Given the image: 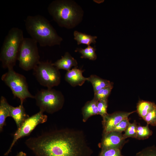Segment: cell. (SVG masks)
<instances>
[{"label":"cell","mask_w":156,"mask_h":156,"mask_svg":"<svg viewBox=\"0 0 156 156\" xmlns=\"http://www.w3.org/2000/svg\"><path fill=\"white\" fill-rule=\"evenodd\" d=\"M148 125L156 126V107L143 118Z\"/></svg>","instance_id":"484cf974"},{"label":"cell","mask_w":156,"mask_h":156,"mask_svg":"<svg viewBox=\"0 0 156 156\" xmlns=\"http://www.w3.org/2000/svg\"><path fill=\"white\" fill-rule=\"evenodd\" d=\"M24 38L23 31L20 29L13 27L9 30L0 53V60L3 68H13L15 66Z\"/></svg>","instance_id":"277c9868"},{"label":"cell","mask_w":156,"mask_h":156,"mask_svg":"<svg viewBox=\"0 0 156 156\" xmlns=\"http://www.w3.org/2000/svg\"><path fill=\"white\" fill-rule=\"evenodd\" d=\"M52 64L58 70L62 69L68 71L73 66L77 67L78 63L76 60L68 52H66L61 59L52 63Z\"/></svg>","instance_id":"5bb4252c"},{"label":"cell","mask_w":156,"mask_h":156,"mask_svg":"<svg viewBox=\"0 0 156 156\" xmlns=\"http://www.w3.org/2000/svg\"><path fill=\"white\" fill-rule=\"evenodd\" d=\"M1 79L10 88L14 96L19 99L21 104H23L27 98H34L28 90L25 77L16 72L13 68L8 69V71L2 75Z\"/></svg>","instance_id":"8992f818"},{"label":"cell","mask_w":156,"mask_h":156,"mask_svg":"<svg viewBox=\"0 0 156 156\" xmlns=\"http://www.w3.org/2000/svg\"><path fill=\"white\" fill-rule=\"evenodd\" d=\"M113 87V83L109 86L98 91L94 93V98L98 101L107 99Z\"/></svg>","instance_id":"7402d4cb"},{"label":"cell","mask_w":156,"mask_h":156,"mask_svg":"<svg viewBox=\"0 0 156 156\" xmlns=\"http://www.w3.org/2000/svg\"><path fill=\"white\" fill-rule=\"evenodd\" d=\"M107 99L99 101L97 104L99 114L103 117L107 114Z\"/></svg>","instance_id":"4316f807"},{"label":"cell","mask_w":156,"mask_h":156,"mask_svg":"<svg viewBox=\"0 0 156 156\" xmlns=\"http://www.w3.org/2000/svg\"><path fill=\"white\" fill-rule=\"evenodd\" d=\"M125 143L122 133L112 131L102 135L98 146L101 149L115 148L121 150Z\"/></svg>","instance_id":"30bf717a"},{"label":"cell","mask_w":156,"mask_h":156,"mask_svg":"<svg viewBox=\"0 0 156 156\" xmlns=\"http://www.w3.org/2000/svg\"><path fill=\"white\" fill-rule=\"evenodd\" d=\"M87 81L92 84L94 93L111 84L109 81L103 79L94 75H91L87 78Z\"/></svg>","instance_id":"2e32d148"},{"label":"cell","mask_w":156,"mask_h":156,"mask_svg":"<svg viewBox=\"0 0 156 156\" xmlns=\"http://www.w3.org/2000/svg\"><path fill=\"white\" fill-rule=\"evenodd\" d=\"M16 156H27L25 153L21 151L19 152Z\"/></svg>","instance_id":"f1b7e54d"},{"label":"cell","mask_w":156,"mask_h":156,"mask_svg":"<svg viewBox=\"0 0 156 156\" xmlns=\"http://www.w3.org/2000/svg\"><path fill=\"white\" fill-rule=\"evenodd\" d=\"M118 112L108 114L103 117L102 124L103 127L102 135L112 131L114 127L124 119L128 118L131 114L135 112Z\"/></svg>","instance_id":"8fae6325"},{"label":"cell","mask_w":156,"mask_h":156,"mask_svg":"<svg viewBox=\"0 0 156 156\" xmlns=\"http://www.w3.org/2000/svg\"><path fill=\"white\" fill-rule=\"evenodd\" d=\"M121 150L115 148L101 149L99 156H125L122 154Z\"/></svg>","instance_id":"cb8c5ba5"},{"label":"cell","mask_w":156,"mask_h":156,"mask_svg":"<svg viewBox=\"0 0 156 156\" xmlns=\"http://www.w3.org/2000/svg\"><path fill=\"white\" fill-rule=\"evenodd\" d=\"M8 108L10 116L14 120L18 128L29 117L25 112L23 104H21L18 106L15 107L9 104Z\"/></svg>","instance_id":"4fadbf2b"},{"label":"cell","mask_w":156,"mask_h":156,"mask_svg":"<svg viewBox=\"0 0 156 156\" xmlns=\"http://www.w3.org/2000/svg\"><path fill=\"white\" fill-rule=\"evenodd\" d=\"M25 143L36 156H91L93 153L83 132L74 129L49 132Z\"/></svg>","instance_id":"6da1fadb"},{"label":"cell","mask_w":156,"mask_h":156,"mask_svg":"<svg viewBox=\"0 0 156 156\" xmlns=\"http://www.w3.org/2000/svg\"><path fill=\"white\" fill-rule=\"evenodd\" d=\"M43 113L40 110L38 113L29 117L25 120L14 134L12 142L4 155H8L11 152L14 144L19 139L29 135L37 125L47 121V116Z\"/></svg>","instance_id":"9c48e42d"},{"label":"cell","mask_w":156,"mask_h":156,"mask_svg":"<svg viewBox=\"0 0 156 156\" xmlns=\"http://www.w3.org/2000/svg\"><path fill=\"white\" fill-rule=\"evenodd\" d=\"M9 104L3 96L1 97L0 100V130L1 131L3 127L5 125L6 118L10 116L8 108Z\"/></svg>","instance_id":"e0dca14e"},{"label":"cell","mask_w":156,"mask_h":156,"mask_svg":"<svg viewBox=\"0 0 156 156\" xmlns=\"http://www.w3.org/2000/svg\"><path fill=\"white\" fill-rule=\"evenodd\" d=\"M95 51L96 49L94 48L89 45L85 49L77 48L75 51H78L81 54V58H87L90 60H94L97 58Z\"/></svg>","instance_id":"ffe728a7"},{"label":"cell","mask_w":156,"mask_h":156,"mask_svg":"<svg viewBox=\"0 0 156 156\" xmlns=\"http://www.w3.org/2000/svg\"><path fill=\"white\" fill-rule=\"evenodd\" d=\"M137 126V123L135 121L132 123L130 122L124 131V134H123V138L125 139L129 137L136 138Z\"/></svg>","instance_id":"603a6c76"},{"label":"cell","mask_w":156,"mask_h":156,"mask_svg":"<svg viewBox=\"0 0 156 156\" xmlns=\"http://www.w3.org/2000/svg\"><path fill=\"white\" fill-rule=\"evenodd\" d=\"M48 11L53 20L60 27L70 29L81 21L83 11L75 1L68 0L53 1L47 7Z\"/></svg>","instance_id":"3957f363"},{"label":"cell","mask_w":156,"mask_h":156,"mask_svg":"<svg viewBox=\"0 0 156 156\" xmlns=\"http://www.w3.org/2000/svg\"><path fill=\"white\" fill-rule=\"evenodd\" d=\"M40 110L53 114L62 108L64 98L62 93L54 89H42L34 96Z\"/></svg>","instance_id":"5b68a950"},{"label":"cell","mask_w":156,"mask_h":156,"mask_svg":"<svg viewBox=\"0 0 156 156\" xmlns=\"http://www.w3.org/2000/svg\"><path fill=\"white\" fill-rule=\"evenodd\" d=\"M33 70L34 75L39 83L48 88L57 86L60 83V72L51 62L40 61Z\"/></svg>","instance_id":"ba28073f"},{"label":"cell","mask_w":156,"mask_h":156,"mask_svg":"<svg viewBox=\"0 0 156 156\" xmlns=\"http://www.w3.org/2000/svg\"><path fill=\"white\" fill-rule=\"evenodd\" d=\"M129 123L128 118L124 119L114 127L112 131H115L122 133L125 131Z\"/></svg>","instance_id":"83f0119b"},{"label":"cell","mask_w":156,"mask_h":156,"mask_svg":"<svg viewBox=\"0 0 156 156\" xmlns=\"http://www.w3.org/2000/svg\"><path fill=\"white\" fill-rule=\"evenodd\" d=\"M156 107L153 102L143 100L139 101L137 106V111L139 116L143 118Z\"/></svg>","instance_id":"ac0fdd59"},{"label":"cell","mask_w":156,"mask_h":156,"mask_svg":"<svg viewBox=\"0 0 156 156\" xmlns=\"http://www.w3.org/2000/svg\"><path fill=\"white\" fill-rule=\"evenodd\" d=\"M74 39L77 41L78 45L84 44L89 46L91 43L95 44L97 38L96 36H92L77 31H74Z\"/></svg>","instance_id":"d6986e66"},{"label":"cell","mask_w":156,"mask_h":156,"mask_svg":"<svg viewBox=\"0 0 156 156\" xmlns=\"http://www.w3.org/2000/svg\"><path fill=\"white\" fill-rule=\"evenodd\" d=\"M37 43L31 38H24L17 59L24 70H33L40 62Z\"/></svg>","instance_id":"52a82bcc"},{"label":"cell","mask_w":156,"mask_h":156,"mask_svg":"<svg viewBox=\"0 0 156 156\" xmlns=\"http://www.w3.org/2000/svg\"><path fill=\"white\" fill-rule=\"evenodd\" d=\"M84 70L77 68V67L67 71L65 76V80L73 87L81 86L87 78L84 77L83 73Z\"/></svg>","instance_id":"7c38bea8"},{"label":"cell","mask_w":156,"mask_h":156,"mask_svg":"<svg viewBox=\"0 0 156 156\" xmlns=\"http://www.w3.org/2000/svg\"><path fill=\"white\" fill-rule=\"evenodd\" d=\"M25 22L27 33L41 47L60 45L62 41L49 21L41 15L28 16Z\"/></svg>","instance_id":"7a4b0ae2"},{"label":"cell","mask_w":156,"mask_h":156,"mask_svg":"<svg viewBox=\"0 0 156 156\" xmlns=\"http://www.w3.org/2000/svg\"><path fill=\"white\" fill-rule=\"evenodd\" d=\"M99 101L94 97L86 102L82 109L83 121L85 122L92 116L99 114L97 104Z\"/></svg>","instance_id":"9a60e30c"},{"label":"cell","mask_w":156,"mask_h":156,"mask_svg":"<svg viewBox=\"0 0 156 156\" xmlns=\"http://www.w3.org/2000/svg\"><path fill=\"white\" fill-rule=\"evenodd\" d=\"M134 156H156V146H152L145 148Z\"/></svg>","instance_id":"d4e9b609"},{"label":"cell","mask_w":156,"mask_h":156,"mask_svg":"<svg viewBox=\"0 0 156 156\" xmlns=\"http://www.w3.org/2000/svg\"><path fill=\"white\" fill-rule=\"evenodd\" d=\"M137 133L136 139L142 140L148 138L152 135L153 132L149 128L148 125L147 124L146 126H138Z\"/></svg>","instance_id":"44dd1931"}]
</instances>
